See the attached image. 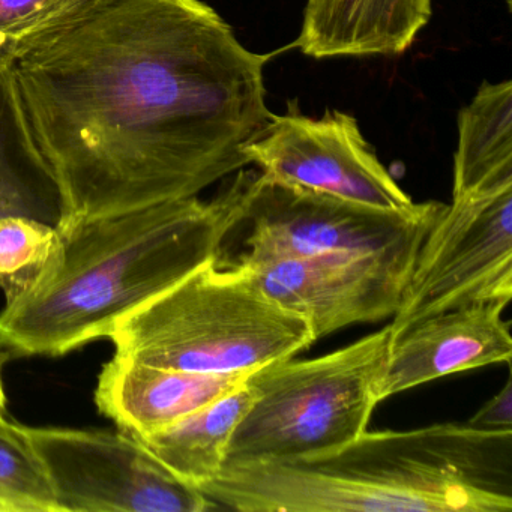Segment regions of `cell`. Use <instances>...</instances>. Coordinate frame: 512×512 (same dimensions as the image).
Listing matches in <instances>:
<instances>
[{"mask_svg": "<svg viewBox=\"0 0 512 512\" xmlns=\"http://www.w3.org/2000/svg\"><path fill=\"white\" fill-rule=\"evenodd\" d=\"M271 58L202 0H88L35 38L13 68L61 229L199 197L247 167L274 115Z\"/></svg>", "mask_w": 512, "mask_h": 512, "instance_id": "cell-1", "label": "cell"}, {"mask_svg": "<svg viewBox=\"0 0 512 512\" xmlns=\"http://www.w3.org/2000/svg\"><path fill=\"white\" fill-rule=\"evenodd\" d=\"M250 173L236 172L209 202L191 197L59 230L52 265L0 313V350L59 356L109 338L125 317L220 259L244 223Z\"/></svg>", "mask_w": 512, "mask_h": 512, "instance_id": "cell-2", "label": "cell"}, {"mask_svg": "<svg viewBox=\"0 0 512 512\" xmlns=\"http://www.w3.org/2000/svg\"><path fill=\"white\" fill-rule=\"evenodd\" d=\"M199 491L241 512H509L512 431L365 430L316 457L229 464Z\"/></svg>", "mask_w": 512, "mask_h": 512, "instance_id": "cell-3", "label": "cell"}, {"mask_svg": "<svg viewBox=\"0 0 512 512\" xmlns=\"http://www.w3.org/2000/svg\"><path fill=\"white\" fill-rule=\"evenodd\" d=\"M109 338L118 358L196 373H250L314 343L308 323L244 266L221 269L218 260L125 317Z\"/></svg>", "mask_w": 512, "mask_h": 512, "instance_id": "cell-4", "label": "cell"}, {"mask_svg": "<svg viewBox=\"0 0 512 512\" xmlns=\"http://www.w3.org/2000/svg\"><path fill=\"white\" fill-rule=\"evenodd\" d=\"M389 341L386 325L328 355L254 371L257 397L230 439L224 466L316 457L368 430Z\"/></svg>", "mask_w": 512, "mask_h": 512, "instance_id": "cell-5", "label": "cell"}, {"mask_svg": "<svg viewBox=\"0 0 512 512\" xmlns=\"http://www.w3.org/2000/svg\"><path fill=\"white\" fill-rule=\"evenodd\" d=\"M512 298V185L452 196L416 256L392 338L445 311Z\"/></svg>", "mask_w": 512, "mask_h": 512, "instance_id": "cell-6", "label": "cell"}, {"mask_svg": "<svg viewBox=\"0 0 512 512\" xmlns=\"http://www.w3.org/2000/svg\"><path fill=\"white\" fill-rule=\"evenodd\" d=\"M445 206L425 202L409 211H386L251 172L242 223L251 232L242 256L266 260L385 250L424 239Z\"/></svg>", "mask_w": 512, "mask_h": 512, "instance_id": "cell-7", "label": "cell"}, {"mask_svg": "<svg viewBox=\"0 0 512 512\" xmlns=\"http://www.w3.org/2000/svg\"><path fill=\"white\" fill-rule=\"evenodd\" d=\"M62 512H203L212 503L125 431L29 428Z\"/></svg>", "mask_w": 512, "mask_h": 512, "instance_id": "cell-8", "label": "cell"}, {"mask_svg": "<svg viewBox=\"0 0 512 512\" xmlns=\"http://www.w3.org/2000/svg\"><path fill=\"white\" fill-rule=\"evenodd\" d=\"M424 239L368 253L266 260L241 256L238 263L269 298L302 317L317 341L347 326L392 319Z\"/></svg>", "mask_w": 512, "mask_h": 512, "instance_id": "cell-9", "label": "cell"}, {"mask_svg": "<svg viewBox=\"0 0 512 512\" xmlns=\"http://www.w3.org/2000/svg\"><path fill=\"white\" fill-rule=\"evenodd\" d=\"M244 154L278 184L386 211H409L416 205L365 142L358 121L338 110L314 119L302 115L298 101H292L286 115H272Z\"/></svg>", "mask_w": 512, "mask_h": 512, "instance_id": "cell-10", "label": "cell"}, {"mask_svg": "<svg viewBox=\"0 0 512 512\" xmlns=\"http://www.w3.org/2000/svg\"><path fill=\"white\" fill-rule=\"evenodd\" d=\"M502 302L469 305L416 323L389 341L380 403L449 374L509 364L512 337Z\"/></svg>", "mask_w": 512, "mask_h": 512, "instance_id": "cell-11", "label": "cell"}, {"mask_svg": "<svg viewBox=\"0 0 512 512\" xmlns=\"http://www.w3.org/2000/svg\"><path fill=\"white\" fill-rule=\"evenodd\" d=\"M251 373H196L115 356L98 377L95 403L122 431L145 437L229 394Z\"/></svg>", "mask_w": 512, "mask_h": 512, "instance_id": "cell-12", "label": "cell"}, {"mask_svg": "<svg viewBox=\"0 0 512 512\" xmlns=\"http://www.w3.org/2000/svg\"><path fill=\"white\" fill-rule=\"evenodd\" d=\"M431 14V0H307L293 46L314 59L403 55Z\"/></svg>", "mask_w": 512, "mask_h": 512, "instance_id": "cell-13", "label": "cell"}, {"mask_svg": "<svg viewBox=\"0 0 512 512\" xmlns=\"http://www.w3.org/2000/svg\"><path fill=\"white\" fill-rule=\"evenodd\" d=\"M8 217L61 229L65 203L32 133L13 65L0 64V218Z\"/></svg>", "mask_w": 512, "mask_h": 512, "instance_id": "cell-14", "label": "cell"}, {"mask_svg": "<svg viewBox=\"0 0 512 512\" xmlns=\"http://www.w3.org/2000/svg\"><path fill=\"white\" fill-rule=\"evenodd\" d=\"M251 374L238 388L187 418L137 439L170 472L199 490L223 470L230 439L256 400L257 389Z\"/></svg>", "mask_w": 512, "mask_h": 512, "instance_id": "cell-15", "label": "cell"}, {"mask_svg": "<svg viewBox=\"0 0 512 512\" xmlns=\"http://www.w3.org/2000/svg\"><path fill=\"white\" fill-rule=\"evenodd\" d=\"M512 185V82L482 83L458 115L452 196Z\"/></svg>", "mask_w": 512, "mask_h": 512, "instance_id": "cell-16", "label": "cell"}, {"mask_svg": "<svg viewBox=\"0 0 512 512\" xmlns=\"http://www.w3.org/2000/svg\"><path fill=\"white\" fill-rule=\"evenodd\" d=\"M0 512H62L26 427L0 412Z\"/></svg>", "mask_w": 512, "mask_h": 512, "instance_id": "cell-17", "label": "cell"}, {"mask_svg": "<svg viewBox=\"0 0 512 512\" xmlns=\"http://www.w3.org/2000/svg\"><path fill=\"white\" fill-rule=\"evenodd\" d=\"M56 227L22 217L0 218V287L7 302L38 283L58 254Z\"/></svg>", "mask_w": 512, "mask_h": 512, "instance_id": "cell-18", "label": "cell"}, {"mask_svg": "<svg viewBox=\"0 0 512 512\" xmlns=\"http://www.w3.org/2000/svg\"><path fill=\"white\" fill-rule=\"evenodd\" d=\"M88 0H0V64L13 65L47 29Z\"/></svg>", "mask_w": 512, "mask_h": 512, "instance_id": "cell-19", "label": "cell"}, {"mask_svg": "<svg viewBox=\"0 0 512 512\" xmlns=\"http://www.w3.org/2000/svg\"><path fill=\"white\" fill-rule=\"evenodd\" d=\"M482 430L512 431V380L509 377L505 386L487 401L481 409L467 421Z\"/></svg>", "mask_w": 512, "mask_h": 512, "instance_id": "cell-20", "label": "cell"}, {"mask_svg": "<svg viewBox=\"0 0 512 512\" xmlns=\"http://www.w3.org/2000/svg\"><path fill=\"white\" fill-rule=\"evenodd\" d=\"M5 403H7V398H5L4 383H2V374H0V412H5Z\"/></svg>", "mask_w": 512, "mask_h": 512, "instance_id": "cell-21", "label": "cell"}, {"mask_svg": "<svg viewBox=\"0 0 512 512\" xmlns=\"http://www.w3.org/2000/svg\"><path fill=\"white\" fill-rule=\"evenodd\" d=\"M508 2L509 7H511V0H506Z\"/></svg>", "mask_w": 512, "mask_h": 512, "instance_id": "cell-22", "label": "cell"}]
</instances>
